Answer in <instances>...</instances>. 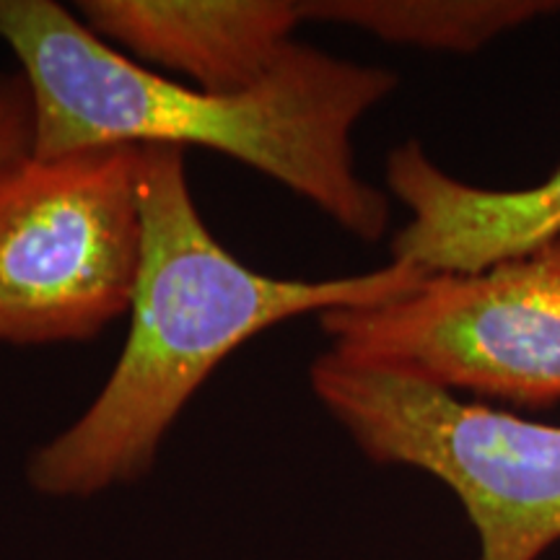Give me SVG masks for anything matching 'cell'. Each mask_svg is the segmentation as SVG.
I'll return each instance as SVG.
<instances>
[{
    "instance_id": "6da1fadb",
    "label": "cell",
    "mask_w": 560,
    "mask_h": 560,
    "mask_svg": "<svg viewBox=\"0 0 560 560\" xmlns=\"http://www.w3.org/2000/svg\"><path fill=\"white\" fill-rule=\"evenodd\" d=\"M0 42L32 91V156L202 145L280 182L355 240L387 234L389 195L361 177L353 130L400 86L395 70L293 42L262 83L213 94L138 66L52 0H0Z\"/></svg>"
},
{
    "instance_id": "7a4b0ae2",
    "label": "cell",
    "mask_w": 560,
    "mask_h": 560,
    "mask_svg": "<svg viewBox=\"0 0 560 560\" xmlns=\"http://www.w3.org/2000/svg\"><path fill=\"white\" fill-rule=\"evenodd\" d=\"M138 198L143 257L128 342L89 410L32 457L39 493L91 495L140 478L195 392L244 342L301 314L400 299L429 276L397 260L332 280L247 268L202 221L177 145H140Z\"/></svg>"
},
{
    "instance_id": "3957f363",
    "label": "cell",
    "mask_w": 560,
    "mask_h": 560,
    "mask_svg": "<svg viewBox=\"0 0 560 560\" xmlns=\"http://www.w3.org/2000/svg\"><path fill=\"white\" fill-rule=\"evenodd\" d=\"M310 382L371 462L429 472L457 495L478 560H540L560 540V425L330 350L314 359Z\"/></svg>"
},
{
    "instance_id": "277c9868",
    "label": "cell",
    "mask_w": 560,
    "mask_h": 560,
    "mask_svg": "<svg viewBox=\"0 0 560 560\" xmlns=\"http://www.w3.org/2000/svg\"><path fill=\"white\" fill-rule=\"evenodd\" d=\"M140 145L30 156L0 174V342H86L130 312Z\"/></svg>"
},
{
    "instance_id": "5b68a950",
    "label": "cell",
    "mask_w": 560,
    "mask_h": 560,
    "mask_svg": "<svg viewBox=\"0 0 560 560\" xmlns=\"http://www.w3.org/2000/svg\"><path fill=\"white\" fill-rule=\"evenodd\" d=\"M330 353L520 408L560 402V236L478 272L319 314Z\"/></svg>"
},
{
    "instance_id": "8992f818",
    "label": "cell",
    "mask_w": 560,
    "mask_h": 560,
    "mask_svg": "<svg viewBox=\"0 0 560 560\" xmlns=\"http://www.w3.org/2000/svg\"><path fill=\"white\" fill-rule=\"evenodd\" d=\"M387 187L408 210L392 260L429 272H478L560 236V166L535 187L488 190L444 172L416 138L389 151Z\"/></svg>"
},
{
    "instance_id": "52a82bcc",
    "label": "cell",
    "mask_w": 560,
    "mask_h": 560,
    "mask_svg": "<svg viewBox=\"0 0 560 560\" xmlns=\"http://www.w3.org/2000/svg\"><path fill=\"white\" fill-rule=\"evenodd\" d=\"M86 26L117 50L192 79L195 89L236 94L262 83L301 24L289 0H83Z\"/></svg>"
},
{
    "instance_id": "ba28073f",
    "label": "cell",
    "mask_w": 560,
    "mask_h": 560,
    "mask_svg": "<svg viewBox=\"0 0 560 560\" xmlns=\"http://www.w3.org/2000/svg\"><path fill=\"white\" fill-rule=\"evenodd\" d=\"M304 21L355 26L389 45L472 55L532 21L560 13L558 0H306Z\"/></svg>"
},
{
    "instance_id": "9c48e42d",
    "label": "cell",
    "mask_w": 560,
    "mask_h": 560,
    "mask_svg": "<svg viewBox=\"0 0 560 560\" xmlns=\"http://www.w3.org/2000/svg\"><path fill=\"white\" fill-rule=\"evenodd\" d=\"M34 153V104L21 73H0V174Z\"/></svg>"
}]
</instances>
